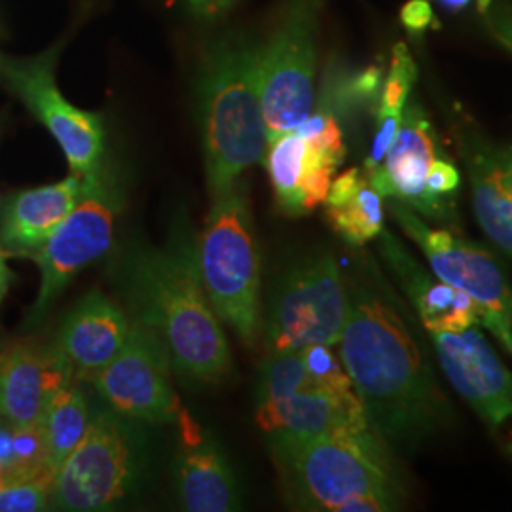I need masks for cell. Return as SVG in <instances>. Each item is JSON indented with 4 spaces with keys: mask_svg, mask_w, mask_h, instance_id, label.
Masks as SVG:
<instances>
[{
    "mask_svg": "<svg viewBox=\"0 0 512 512\" xmlns=\"http://www.w3.org/2000/svg\"><path fill=\"white\" fill-rule=\"evenodd\" d=\"M340 359L382 439L418 444L450 418V404L403 319L380 296H349Z\"/></svg>",
    "mask_w": 512,
    "mask_h": 512,
    "instance_id": "cell-1",
    "label": "cell"
},
{
    "mask_svg": "<svg viewBox=\"0 0 512 512\" xmlns=\"http://www.w3.org/2000/svg\"><path fill=\"white\" fill-rule=\"evenodd\" d=\"M118 277L131 323L162 342L179 376L217 384L230 374V346L205 293L198 243L188 230L171 232L164 247H133Z\"/></svg>",
    "mask_w": 512,
    "mask_h": 512,
    "instance_id": "cell-2",
    "label": "cell"
},
{
    "mask_svg": "<svg viewBox=\"0 0 512 512\" xmlns=\"http://www.w3.org/2000/svg\"><path fill=\"white\" fill-rule=\"evenodd\" d=\"M262 48L220 44L207 55L202 74V126L205 171L211 196L239 183L268 147L260 95Z\"/></svg>",
    "mask_w": 512,
    "mask_h": 512,
    "instance_id": "cell-3",
    "label": "cell"
},
{
    "mask_svg": "<svg viewBox=\"0 0 512 512\" xmlns=\"http://www.w3.org/2000/svg\"><path fill=\"white\" fill-rule=\"evenodd\" d=\"M270 450L285 492L304 511L340 509L374 495L397 505L399 490L374 431L332 435H270Z\"/></svg>",
    "mask_w": 512,
    "mask_h": 512,
    "instance_id": "cell-4",
    "label": "cell"
},
{
    "mask_svg": "<svg viewBox=\"0 0 512 512\" xmlns=\"http://www.w3.org/2000/svg\"><path fill=\"white\" fill-rule=\"evenodd\" d=\"M198 258L205 293L220 323L234 330L243 344L253 346L262 321L260 256L241 184L213 196Z\"/></svg>",
    "mask_w": 512,
    "mask_h": 512,
    "instance_id": "cell-5",
    "label": "cell"
},
{
    "mask_svg": "<svg viewBox=\"0 0 512 512\" xmlns=\"http://www.w3.org/2000/svg\"><path fill=\"white\" fill-rule=\"evenodd\" d=\"M109 406L92 408L90 427L57 469L50 509L110 511L124 501L141 476L145 440L137 427Z\"/></svg>",
    "mask_w": 512,
    "mask_h": 512,
    "instance_id": "cell-6",
    "label": "cell"
},
{
    "mask_svg": "<svg viewBox=\"0 0 512 512\" xmlns=\"http://www.w3.org/2000/svg\"><path fill=\"white\" fill-rule=\"evenodd\" d=\"M389 213L427 258L440 281L473 298L480 323L512 353V287L494 256L452 230L435 228L399 200Z\"/></svg>",
    "mask_w": 512,
    "mask_h": 512,
    "instance_id": "cell-7",
    "label": "cell"
},
{
    "mask_svg": "<svg viewBox=\"0 0 512 512\" xmlns=\"http://www.w3.org/2000/svg\"><path fill=\"white\" fill-rule=\"evenodd\" d=\"M319 0H285L279 25L260 54V95L268 143L298 128L313 107Z\"/></svg>",
    "mask_w": 512,
    "mask_h": 512,
    "instance_id": "cell-8",
    "label": "cell"
},
{
    "mask_svg": "<svg viewBox=\"0 0 512 512\" xmlns=\"http://www.w3.org/2000/svg\"><path fill=\"white\" fill-rule=\"evenodd\" d=\"M120 202V190L109 169L101 167L84 179V192L73 213L31 256L42 277L31 323L40 321L74 275L109 251Z\"/></svg>",
    "mask_w": 512,
    "mask_h": 512,
    "instance_id": "cell-9",
    "label": "cell"
},
{
    "mask_svg": "<svg viewBox=\"0 0 512 512\" xmlns=\"http://www.w3.org/2000/svg\"><path fill=\"white\" fill-rule=\"evenodd\" d=\"M349 293L336 260L315 256L283 281L268 319V353L306 346H336L346 327Z\"/></svg>",
    "mask_w": 512,
    "mask_h": 512,
    "instance_id": "cell-10",
    "label": "cell"
},
{
    "mask_svg": "<svg viewBox=\"0 0 512 512\" xmlns=\"http://www.w3.org/2000/svg\"><path fill=\"white\" fill-rule=\"evenodd\" d=\"M171 372L173 366L162 342L133 323L124 348L88 384L105 406L124 418L173 423L184 408L171 385Z\"/></svg>",
    "mask_w": 512,
    "mask_h": 512,
    "instance_id": "cell-11",
    "label": "cell"
},
{
    "mask_svg": "<svg viewBox=\"0 0 512 512\" xmlns=\"http://www.w3.org/2000/svg\"><path fill=\"white\" fill-rule=\"evenodd\" d=\"M0 71L10 90L54 135L74 175L86 179L103 167L101 116L76 109L57 90L52 52L33 59H2Z\"/></svg>",
    "mask_w": 512,
    "mask_h": 512,
    "instance_id": "cell-12",
    "label": "cell"
},
{
    "mask_svg": "<svg viewBox=\"0 0 512 512\" xmlns=\"http://www.w3.org/2000/svg\"><path fill=\"white\" fill-rule=\"evenodd\" d=\"M442 372L471 404L512 456V372L476 325L461 332H433Z\"/></svg>",
    "mask_w": 512,
    "mask_h": 512,
    "instance_id": "cell-13",
    "label": "cell"
},
{
    "mask_svg": "<svg viewBox=\"0 0 512 512\" xmlns=\"http://www.w3.org/2000/svg\"><path fill=\"white\" fill-rule=\"evenodd\" d=\"M397 131L382 165L366 173L382 198L399 200L425 219L448 222L454 219L450 202L435 198L427 188V175L437 156V139L431 122L420 105H406Z\"/></svg>",
    "mask_w": 512,
    "mask_h": 512,
    "instance_id": "cell-14",
    "label": "cell"
},
{
    "mask_svg": "<svg viewBox=\"0 0 512 512\" xmlns=\"http://www.w3.org/2000/svg\"><path fill=\"white\" fill-rule=\"evenodd\" d=\"M73 380L55 340L8 342L0 348V416L16 427L40 425L50 399Z\"/></svg>",
    "mask_w": 512,
    "mask_h": 512,
    "instance_id": "cell-15",
    "label": "cell"
},
{
    "mask_svg": "<svg viewBox=\"0 0 512 512\" xmlns=\"http://www.w3.org/2000/svg\"><path fill=\"white\" fill-rule=\"evenodd\" d=\"M128 311L99 291L86 294L65 317L55 338L74 380L90 382L124 348L131 332Z\"/></svg>",
    "mask_w": 512,
    "mask_h": 512,
    "instance_id": "cell-16",
    "label": "cell"
},
{
    "mask_svg": "<svg viewBox=\"0 0 512 512\" xmlns=\"http://www.w3.org/2000/svg\"><path fill=\"white\" fill-rule=\"evenodd\" d=\"M84 192V179L69 175L59 183L21 190L0 209V253L31 256L73 213Z\"/></svg>",
    "mask_w": 512,
    "mask_h": 512,
    "instance_id": "cell-17",
    "label": "cell"
},
{
    "mask_svg": "<svg viewBox=\"0 0 512 512\" xmlns=\"http://www.w3.org/2000/svg\"><path fill=\"white\" fill-rule=\"evenodd\" d=\"M181 452L177 458V490L184 509L190 512H230L239 507L236 476L219 446L184 410Z\"/></svg>",
    "mask_w": 512,
    "mask_h": 512,
    "instance_id": "cell-18",
    "label": "cell"
},
{
    "mask_svg": "<svg viewBox=\"0 0 512 512\" xmlns=\"http://www.w3.org/2000/svg\"><path fill=\"white\" fill-rule=\"evenodd\" d=\"M256 423L268 435H363L372 431L363 403L355 391H306L293 397L258 404Z\"/></svg>",
    "mask_w": 512,
    "mask_h": 512,
    "instance_id": "cell-19",
    "label": "cell"
},
{
    "mask_svg": "<svg viewBox=\"0 0 512 512\" xmlns=\"http://www.w3.org/2000/svg\"><path fill=\"white\" fill-rule=\"evenodd\" d=\"M382 255L393 274L403 285L404 293L418 310L425 329L433 332H461L480 323L476 304L471 296L456 287L433 279L420 264L404 251L403 243L382 230Z\"/></svg>",
    "mask_w": 512,
    "mask_h": 512,
    "instance_id": "cell-20",
    "label": "cell"
},
{
    "mask_svg": "<svg viewBox=\"0 0 512 512\" xmlns=\"http://www.w3.org/2000/svg\"><path fill=\"white\" fill-rule=\"evenodd\" d=\"M459 150L471 183L476 220L484 234L512 258V198L501 181L497 147L465 128L459 133Z\"/></svg>",
    "mask_w": 512,
    "mask_h": 512,
    "instance_id": "cell-21",
    "label": "cell"
},
{
    "mask_svg": "<svg viewBox=\"0 0 512 512\" xmlns=\"http://www.w3.org/2000/svg\"><path fill=\"white\" fill-rule=\"evenodd\" d=\"M325 215L332 230L353 247H363L384 230V198L365 171L349 169L330 184Z\"/></svg>",
    "mask_w": 512,
    "mask_h": 512,
    "instance_id": "cell-22",
    "label": "cell"
},
{
    "mask_svg": "<svg viewBox=\"0 0 512 512\" xmlns=\"http://www.w3.org/2000/svg\"><path fill=\"white\" fill-rule=\"evenodd\" d=\"M90 420L92 406L78 380L61 387L50 399L40 420V429L54 473L84 439Z\"/></svg>",
    "mask_w": 512,
    "mask_h": 512,
    "instance_id": "cell-23",
    "label": "cell"
},
{
    "mask_svg": "<svg viewBox=\"0 0 512 512\" xmlns=\"http://www.w3.org/2000/svg\"><path fill=\"white\" fill-rule=\"evenodd\" d=\"M416 78L418 69L414 57L404 44H397L393 50L391 69L378 97V128L370 154L366 158L365 173L376 171L384 162L385 154L401 128L404 109L408 105V97L412 93Z\"/></svg>",
    "mask_w": 512,
    "mask_h": 512,
    "instance_id": "cell-24",
    "label": "cell"
},
{
    "mask_svg": "<svg viewBox=\"0 0 512 512\" xmlns=\"http://www.w3.org/2000/svg\"><path fill=\"white\" fill-rule=\"evenodd\" d=\"M304 164L306 141L294 129L268 143L266 165L274 186L275 202L285 215L291 217L308 215L302 192Z\"/></svg>",
    "mask_w": 512,
    "mask_h": 512,
    "instance_id": "cell-25",
    "label": "cell"
},
{
    "mask_svg": "<svg viewBox=\"0 0 512 512\" xmlns=\"http://www.w3.org/2000/svg\"><path fill=\"white\" fill-rule=\"evenodd\" d=\"M311 391L310 378L300 349L268 353L258 382V404Z\"/></svg>",
    "mask_w": 512,
    "mask_h": 512,
    "instance_id": "cell-26",
    "label": "cell"
},
{
    "mask_svg": "<svg viewBox=\"0 0 512 512\" xmlns=\"http://www.w3.org/2000/svg\"><path fill=\"white\" fill-rule=\"evenodd\" d=\"M54 478V473H38L2 480L0 512L48 511Z\"/></svg>",
    "mask_w": 512,
    "mask_h": 512,
    "instance_id": "cell-27",
    "label": "cell"
},
{
    "mask_svg": "<svg viewBox=\"0 0 512 512\" xmlns=\"http://www.w3.org/2000/svg\"><path fill=\"white\" fill-rule=\"evenodd\" d=\"M330 348L332 346L315 344V346L300 349L308 370L311 391H327V393L355 391L348 372L342 365V359L336 357Z\"/></svg>",
    "mask_w": 512,
    "mask_h": 512,
    "instance_id": "cell-28",
    "label": "cell"
},
{
    "mask_svg": "<svg viewBox=\"0 0 512 512\" xmlns=\"http://www.w3.org/2000/svg\"><path fill=\"white\" fill-rule=\"evenodd\" d=\"M476 10L495 40L512 54L511 0H478Z\"/></svg>",
    "mask_w": 512,
    "mask_h": 512,
    "instance_id": "cell-29",
    "label": "cell"
},
{
    "mask_svg": "<svg viewBox=\"0 0 512 512\" xmlns=\"http://www.w3.org/2000/svg\"><path fill=\"white\" fill-rule=\"evenodd\" d=\"M459 183H461V177L456 165L448 162L446 158H437L433 162L427 175V188L435 198L450 202L448 198L458 190Z\"/></svg>",
    "mask_w": 512,
    "mask_h": 512,
    "instance_id": "cell-30",
    "label": "cell"
},
{
    "mask_svg": "<svg viewBox=\"0 0 512 512\" xmlns=\"http://www.w3.org/2000/svg\"><path fill=\"white\" fill-rule=\"evenodd\" d=\"M401 21L410 33H423L433 23V8L427 0H408L401 10Z\"/></svg>",
    "mask_w": 512,
    "mask_h": 512,
    "instance_id": "cell-31",
    "label": "cell"
},
{
    "mask_svg": "<svg viewBox=\"0 0 512 512\" xmlns=\"http://www.w3.org/2000/svg\"><path fill=\"white\" fill-rule=\"evenodd\" d=\"M14 437H16V425H12L10 421L0 416V476L4 475L12 465Z\"/></svg>",
    "mask_w": 512,
    "mask_h": 512,
    "instance_id": "cell-32",
    "label": "cell"
},
{
    "mask_svg": "<svg viewBox=\"0 0 512 512\" xmlns=\"http://www.w3.org/2000/svg\"><path fill=\"white\" fill-rule=\"evenodd\" d=\"M186 2L194 14L202 18H213L222 10H226L234 0H186Z\"/></svg>",
    "mask_w": 512,
    "mask_h": 512,
    "instance_id": "cell-33",
    "label": "cell"
},
{
    "mask_svg": "<svg viewBox=\"0 0 512 512\" xmlns=\"http://www.w3.org/2000/svg\"><path fill=\"white\" fill-rule=\"evenodd\" d=\"M497 158H499L501 181L512 198V147H497Z\"/></svg>",
    "mask_w": 512,
    "mask_h": 512,
    "instance_id": "cell-34",
    "label": "cell"
},
{
    "mask_svg": "<svg viewBox=\"0 0 512 512\" xmlns=\"http://www.w3.org/2000/svg\"><path fill=\"white\" fill-rule=\"evenodd\" d=\"M12 279H14V274H12V270L8 268V264H6V260H4V255L0 253V304H2L4 296L8 294Z\"/></svg>",
    "mask_w": 512,
    "mask_h": 512,
    "instance_id": "cell-35",
    "label": "cell"
},
{
    "mask_svg": "<svg viewBox=\"0 0 512 512\" xmlns=\"http://www.w3.org/2000/svg\"><path fill=\"white\" fill-rule=\"evenodd\" d=\"M440 6H444L446 10H463L471 4H478V0H437Z\"/></svg>",
    "mask_w": 512,
    "mask_h": 512,
    "instance_id": "cell-36",
    "label": "cell"
},
{
    "mask_svg": "<svg viewBox=\"0 0 512 512\" xmlns=\"http://www.w3.org/2000/svg\"><path fill=\"white\" fill-rule=\"evenodd\" d=\"M0 482H2V476H0Z\"/></svg>",
    "mask_w": 512,
    "mask_h": 512,
    "instance_id": "cell-37",
    "label": "cell"
}]
</instances>
